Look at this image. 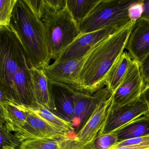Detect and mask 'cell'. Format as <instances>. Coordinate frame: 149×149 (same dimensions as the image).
<instances>
[{
  "mask_svg": "<svg viewBox=\"0 0 149 149\" xmlns=\"http://www.w3.org/2000/svg\"><path fill=\"white\" fill-rule=\"evenodd\" d=\"M33 13L41 19L46 12L44 0H25Z\"/></svg>",
  "mask_w": 149,
  "mask_h": 149,
  "instance_id": "obj_28",
  "label": "cell"
},
{
  "mask_svg": "<svg viewBox=\"0 0 149 149\" xmlns=\"http://www.w3.org/2000/svg\"><path fill=\"white\" fill-rule=\"evenodd\" d=\"M63 149H97L94 141L83 143L74 140L73 138L64 139L62 140Z\"/></svg>",
  "mask_w": 149,
  "mask_h": 149,
  "instance_id": "obj_27",
  "label": "cell"
},
{
  "mask_svg": "<svg viewBox=\"0 0 149 149\" xmlns=\"http://www.w3.org/2000/svg\"><path fill=\"white\" fill-rule=\"evenodd\" d=\"M44 25L50 59L54 61L81 35L79 27L67 6L57 12L46 9L41 19Z\"/></svg>",
  "mask_w": 149,
  "mask_h": 149,
  "instance_id": "obj_5",
  "label": "cell"
},
{
  "mask_svg": "<svg viewBox=\"0 0 149 149\" xmlns=\"http://www.w3.org/2000/svg\"><path fill=\"white\" fill-rule=\"evenodd\" d=\"M47 81L49 88L56 108L55 114L74 124L75 119L74 94L76 90L68 84L48 79Z\"/></svg>",
  "mask_w": 149,
  "mask_h": 149,
  "instance_id": "obj_12",
  "label": "cell"
},
{
  "mask_svg": "<svg viewBox=\"0 0 149 149\" xmlns=\"http://www.w3.org/2000/svg\"><path fill=\"white\" fill-rule=\"evenodd\" d=\"M0 90L14 102L15 74L28 61L21 42L8 26H0Z\"/></svg>",
  "mask_w": 149,
  "mask_h": 149,
  "instance_id": "obj_3",
  "label": "cell"
},
{
  "mask_svg": "<svg viewBox=\"0 0 149 149\" xmlns=\"http://www.w3.org/2000/svg\"><path fill=\"white\" fill-rule=\"evenodd\" d=\"M1 123L15 133L24 126L29 111L26 106L11 101L0 102Z\"/></svg>",
  "mask_w": 149,
  "mask_h": 149,
  "instance_id": "obj_16",
  "label": "cell"
},
{
  "mask_svg": "<svg viewBox=\"0 0 149 149\" xmlns=\"http://www.w3.org/2000/svg\"></svg>",
  "mask_w": 149,
  "mask_h": 149,
  "instance_id": "obj_34",
  "label": "cell"
},
{
  "mask_svg": "<svg viewBox=\"0 0 149 149\" xmlns=\"http://www.w3.org/2000/svg\"><path fill=\"white\" fill-rule=\"evenodd\" d=\"M135 21L102 40L86 54L77 91L92 95L104 87L109 70L126 48Z\"/></svg>",
  "mask_w": 149,
  "mask_h": 149,
  "instance_id": "obj_1",
  "label": "cell"
},
{
  "mask_svg": "<svg viewBox=\"0 0 149 149\" xmlns=\"http://www.w3.org/2000/svg\"><path fill=\"white\" fill-rule=\"evenodd\" d=\"M112 100L111 95L109 99L99 105L76 133L73 138L74 140L83 143H90L95 140L103 127Z\"/></svg>",
  "mask_w": 149,
  "mask_h": 149,
  "instance_id": "obj_15",
  "label": "cell"
},
{
  "mask_svg": "<svg viewBox=\"0 0 149 149\" xmlns=\"http://www.w3.org/2000/svg\"><path fill=\"white\" fill-rule=\"evenodd\" d=\"M47 10L57 12L67 6V0H44Z\"/></svg>",
  "mask_w": 149,
  "mask_h": 149,
  "instance_id": "obj_29",
  "label": "cell"
},
{
  "mask_svg": "<svg viewBox=\"0 0 149 149\" xmlns=\"http://www.w3.org/2000/svg\"><path fill=\"white\" fill-rule=\"evenodd\" d=\"M132 61L129 53L124 51L109 70L106 77L105 85L111 94L114 93L120 86Z\"/></svg>",
  "mask_w": 149,
  "mask_h": 149,
  "instance_id": "obj_20",
  "label": "cell"
},
{
  "mask_svg": "<svg viewBox=\"0 0 149 149\" xmlns=\"http://www.w3.org/2000/svg\"><path fill=\"white\" fill-rule=\"evenodd\" d=\"M118 30L112 28L105 29L81 35L63 51L54 62H61L85 56L98 42Z\"/></svg>",
  "mask_w": 149,
  "mask_h": 149,
  "instance_id": "obj_9",
  "label": "cell"
},
{
  "mask_svg": "<svg viewBox=\"0 0 149 149\" xmlns=\"http://www.w3.org/2000/svg\"><path fill=\"white\" fill-rule=\"evenodd\" d=\"M145 85L139 63L133 60L120 86L112 94L111 105L122 106L137 100Z\"/></svg>",
  "mask_w": 149,
  "mask_h": 149,
  "instance_id": "obj_7",
  "label": "cell"
},
{
  "mask_svg": "<svg viewBox=\"0 0 149 149\" xmlns=\"http://www.w3.org/2000/svg\"><path fill=\"white\" fill-rule=\"evenodd\" d=\"M31 66L43 70L50 59L44 25L25 0H17L10 22Z\"/></svg>",
  "mask_w": 149,
  "mask_h": 149,
  "instance_id": "obj_2",
  "label": "cell"
},
{
  "mask_svg": "<svg viewBox=\"0 0 149 149\" xmlns=\"http://www.w3.org/2000/svg\"><path fill=\"white\" fill-rule=\"evenodd\" d=\"M109 149H149V136L122 141Z\"/></svg>",
  "mask_w": 149,
  "mask_h": 149,
  "instance_id": "obj_23",
  "label": "cell"
},
{
  "mask_svg": "<svg viewBox=\"0 0 149 149\" xmlns=\"http://www.w3.org/2000/svg\"><path fill=\"white\" fill-rule=\"evenodd\" d=\"M0 137H1V149L7 147L17 149L19 147L21 143L13 134L12 132L8 129L4 124H0Z\"/></svg>",
  "mask_w": 149,
  "mask_h": 149,
  "instance_id": "obj_25",
  "label": "cell"
},
{
  "mask_svg": "<svg viewBox=\"0 0 149 149\" xmlns=\"http://www.w3.org/2000/svg\"><path fill=\"white\" fill-rule=\"evenodd\" d=\"M26 107L29 111L43 119L58 132L69 136L72 138L74 137L76 134L75 127L72 122L63 119L43 106Z\"/></svg>",
  "mask_w": 149,
  "mask_h": 149,
  "instance_id": "obj_18",
  "label": "cell"
},
{
  "mask_svg": "<svg viewBox=\"0 0 149 149\" xmlns=\"http://www.w3.org/2000/svg\"><path fill=\"white\" fill-rule=\"evenodd\" d=\"M137 0H99L87 17L78 25L81 35L105 29L119 30L130 24L132 6Z\"/></svg>",
  "mask_w": 149,
  "mask_h": 149,
  "instance_id": "obj_4",
  "label": "cell"
},
{
  "mask_svg": "<svg viewBox=\"0 0 149 149\" xmlns=\"http://www.w3.org/2000/svg\"><path fill=\"white\" fill-rule=\"evenodd\" d=\"M62 140L63 139L56 138L27 139L21 143L19 149H62Z\"/></svg>",
  "mask_w": 149,
  "mask_h": 149,
  "instance_id": "obj_22",
  "label": "cell"
},
{
  "mask_svg": "<svg viewBox=\"0 0 149 149\" xmlns=\"http://www.w3.org/2000/svg\"><path fill=\"white\" fill-rule=\"evenodd\" d=\"M28 111L29 113L26 123L14 134L21 143L24 140L33 139H63L71 138L69 136L58 132L37 115L28 110Z\"/></svg>",
  "mask_w": 149,
  "mask_h": 149,
  "instance_id": "obj_11",
  "label": "cell"
},
{
  "mask_svg": "<svg viewBox=\"0 0 149 149\" xmlns=\"http://www.w3.org/2000/svg\"><path fill=\"white\" fill-rule=\"evenodd\" d=\"M31 66L28 61L14 77V102L26 107H34L38 105L35 95Z\"/></svg>",
  "mask_w": 149,
  "mask_h": 149,
  "instance_id": "obj_14",
  "label": "cell"
},
{
  "mask_svg": "<svg viewBox=\"0 0 149 149\" xmlns=\"http://www.w3.org/2000/svg\"><path fill=\"white\" fill-rule=\"evenodd\" d=\"M3 149H15V148H11V147H7V148H4Z\"/></svg>",
  "mask_w": 149,
  "mask_h": 149,
  "instance_id": "obj_33",
  "label": "cell"
},
{
  "mask_svg": "<svg viewBox=\"0 0 149 149\" xmlns=\"http://www.w3.org/2000/svg\"><path fill=\"white\" fill-rule=\"evenodd\" d=\"M142 12L139 18L149 22V1L142 0Z\"/></svg>",
  "mask_w": 149,
  "mask_h": 149,
  "instance_id": "obj_31",
  "label": "cell"
},
{
  "mask_svg": "<svg viewBox=\"0 0 149 149\" xmlns=\"http://www.w3.org/2000/svg\"><path fill=\"white\" fill-rule=\"evenodd\" d=\"M141 97L146 102L148 108H149V84L145 85L144 88L141 94Z\"/></svg>",
  "mask_w": 149,
  "mask_h": 149,
  "instance_id": "obj_32",
  "label": "cell"
},
{
  "mask_svg": "<svg viewBox=\"0 0 149 149\" xmlns=\"http://www.w3.org/2000/svg\"><path fill=\"white\" fill-rule=\"evenodd\" d=\"M86 56L77 59L54 62L42 70L47 79L68 84L77 90L79 74Z\"/></svg>",
  "mask_w": 149,
  "mask_h": 149,
  "instance_id": "obj_10",
  "label": "cell"
},
{
  "mask_svg": "<svg viewBox=\"0 0 149 149\" xmlns=\"http://www.w3.org/2000/svg\"><path fill=\"white\" fill-rule=\"evenodd\" d=\"M125 49L133 61L140 64L149 53V22L143 19L135 21Z\"/></svg>",
  "mask_w": 149,
  "mask_h": 149,
  "instance_id": "obj_13",
  "label": "cell"
},
{
  "mask_svg": "<svg viewBox=\"0 0 149 149\" xmlns=\"http://www.w3.org/2000/svg\"><path fill=\"white\" fill-rule=\"evenodd\" d=\"M30 70L37 105L45 107L55 113L56 108L54 98L49 91L47 79L43 70L33 66H31Z\"/></svg>",
  "mask_w": 149,
  "mask_h": 149,
  "instance_id": "obj_17",
  "label": "cell"
},
{
  "mask_svg": "<svg viewBox=\"0 0 149 149\" xmlns=\"http://www.w3.org/2000/svg\"><path fill=\"white\" fill-rule=\"evenodd\" d=\"M17 0L0 1V26H10L11 18Z\"/></svg>",
  "mask_w": 149,
  "mask_h": 149,
  "instance_id": "obj_24",
  "label": "cell"
},
{
  "mask_svg": "<svg viewBox=\"0 0 149 149\" xmlns=\"http://www.w3.org/2000/svg\"><path fill=\"white\" fill-rule=\"evenodd\" d=\"M99 0H67V8L78 25L88 16Z\"/></svg>",
  "mask_w": 149,
  "mask_h": 149,
  "instance_id": "obj_21",
  "label": "cell"
},
{
  "mask_svg": "<svg viewBox=\"0 0 149 149\" xmlns=\"http://www.w3.org/2000/svg\"><path fill=\"white\" fill-rule=\"evenodd\" d=\"M94 144L97 149H109L118 144L117 139L112 133L98 134L95 140Z\"/></svg>",
  "mask_w": 149,
  "mask_h": 149,
  "instance_id": "obj_26",
  "label": "cell"
},
{
  "mask_svg": "<svg viewBox=\"0 0 149 149\" xmlns=\"http://www.w3.org/2000/svg\"><path fill=\"white\" fill-rule=\"evenodd\" d=\"M149 113L146 102L141 98L120 106L111 105L104 125L98 134L111 133L134 119Z\"/></svg>",
  "mask_w": 149,
  "mask_h": 149,
  "instance_id": "obj_6",
  "label": "cell"
},
{
  "mask_svg": "<svg viewBox=\"0 0 149 149\" xmlns=\"http://www.w3.org/2000/svg\"><path fill=\"white\" fill-rule=\"evenodd\" d=\"M111 133L115 135L118 143L131 139L149 136V116L147 114L139 117Z\"/></svg>",
  "mask_w": 149,
  "mask_h": 149,
  "instance_id": "obj_19",
  "label": "cell"
},
{
  "mask_svg": "<svg viewBox=\"0 0 149 149\" xmlns=\"http://www.w3.org/2000/svg\"><path fill=\"white\" fill-rule=\"evenodd\" d=\"M142 76L145 84H149V53L145 57L142 62L139 64Z\"/></svg>",
  "mask_w": 149,
  "mask_h": 149,
  "instance_id": "obj_30",
  "label": "cell"
},
{
  "mask_svg": "<svg viewBox=\"0 0 149 149\" xmlns=\"http://www.w3.org/2000/svg\"><path fill=\"white\" fill-rule=\"evenodd\" d=\"M111 95L106 87L92 95L75 91L74 94V127L76 126L79 130V127L83 126L99 105L109 99Z\"/></svg>",
  "mask_w": 149,
  "mask_h": 149,
  "instance_id": "obj_8",
  "label": "cell"
}]
</instances>
